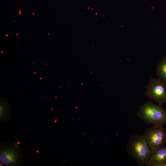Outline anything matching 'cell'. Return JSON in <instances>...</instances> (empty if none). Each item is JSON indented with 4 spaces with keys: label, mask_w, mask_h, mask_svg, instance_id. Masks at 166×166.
<instances>
[{
    "label": "cell",
    "mask_w": 166,
    "mask_h": 166,
    "mask_svg": "<svg viewBox=\"0 0 166 166\" xmlns=\"http://www.w3.org/2000/svg\"><path fill=\"white\" fill-rule=\"evenodd\" d=\"M149 166H166V160L151 164Z\"/></svg>",
    "instance_id": "ba28073f"
},
{
    "label": "cell",
    "mask_w": 166,
    "mask_h": 166,
    "mask_svg": "<svg viewBox=\"0 0 166 166\" xmlns=\"http://www.w3.org/2000/svg\"><path fill=\"white\" fill-rule=\"evenodd\" d=\"M18 154L17 150L12 148H5L0 152V160L3 164H15L18 160Z\"/></svg>",
    "instance_id": "5b68a950"
},
{
    "label": "cell",
    "mask_w": 166,
    "mask_h": 166,
    "mask_svg": "<svg viewBox=\"0 0 166 166\" xmlns=\"http://www.w3.org/2000/svg\"><path fill=\"white\" fill-rule=\"evenodd\" d=\"M137 115L145 124L153 126L166 125V110L151 101L140 106Z\"/></svg>",
    "instance_id": "7a4b0ae2"
},
{
    "label": "cell",
    "mask_w": 166,
    "mask_h": 166,
    "mask_svg": "<svg viewBox=\"0 0 166 166\" xmlns=\"http://www.w3.org/2000/svg\"><path fill=\"white\" fill-rule=\"evenodd\" d=\"M145 95L150 100H153L162 106L166 103V82L158 78L151 76L145 87Z\"/></svg>",
    "instance_id": "3957f363"
},
{
    "label": "cell",
    "mask_w": 166,
    "mask_h": 166,
    "mask_svg": "<svg viewBox=\"0 0 166 166\" xmlns=\"http://www.w3.org/2000/svg\"><path fill=\"white\" fill-rule=\"evenodd\" d=\"M143 135L152 153L166 144V130L164 126H152L147 128Z\"/></svg>",
    "instance_id": "277c9868"
},
{
    "label": "cell",
    "mask_w": 166,
    "mask_h": 166,
    "mask_svg": "<svg viewBox=\"0 0 166 166\" xmlns=\"http://www.w3.org/2000/svg\"><path fill=\"white\" fill-rule=\"evenodd\" d=\"M156 74L158 78L166 82V57L162 58L158 63L156 68Z\"/></svg>",
    "instance_id": "52a82bcc"
},
{
    "label": "cell",
    "mask_w": 166,
    "mask_h": 166,
    "mask_svg": "<svg viewBox=\"0 0 166 166\" xmlns=\"http://www.w3.org/2000/svg\"><path fill=\"white\" fill-rule=\"evenodd\" d=\"M166 160V145H164L153 153L148 166L151 164Z\"/></svg>",
    "instance_id": "8992f818"
},
{
    "label": "cell",
    "mask_w": 166,
    "mask_h": 166,
    "mask_svg": "<svg viewBox=\"0 0 166 166\" xmlns=\"http://www.w3.org/2000/svg\"><path fill=\"white\" fill-rule=\"evenodd\" d=\"M126 149L129 156L137 164L140 166H148L152 153L143 135L131 136Z\"/></svg>",
    "instance_id": "6da1fadb"
}]
</instances>
